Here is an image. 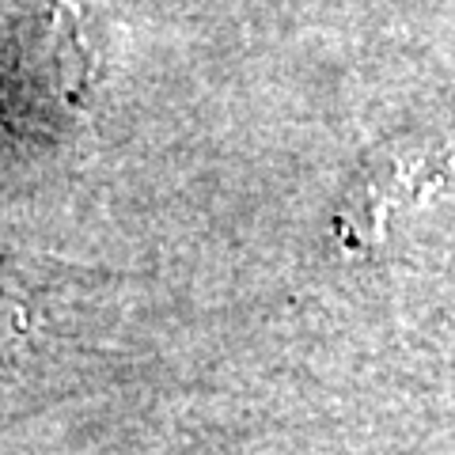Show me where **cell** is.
Returning <instances> with one entry per match:
<instances>
[{
  "instance_id": "6da1fadb",
  "label": "cell",
  "mask_w": 455,
  "mask_h": 455,
  "mask_svg": "<svg viewBox=\"0 0 455 455\" xmlns=\"http://www.w3.org/2000/svg\"><path fill=\"white\" fill-rule=\"evenodd\" d=\"M53 76L61 92L80 95L88 84V53H84V20L76 0H61L53 20Z\"/></svg>"
}]
</instances>
